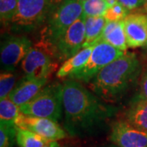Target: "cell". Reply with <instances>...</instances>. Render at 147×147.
Returning a JSON list of instances; mask_svg holds the SVG:
<instances>
[{
	"label": "cell",
	"instance_id": "27",
	"mask_svg": "<svg viewBox=\"0 0 147 147\" xmlns=\"http://www.w3.org/2000/svg\"><path fill=\"white\" fill-rule=\"evenodd\" d=\"M43 147H61L60 145L58 144V142L57 141H52L49 142L47 144H46Z\"/></svg>",
	"mask_w": 147,
	"mask_h": 147
},
{
	"label": "cell",
	"instance_id": "12",
	"mask_svg": "<svg viewBox=\"0 0 147 147\" xmlns=\"http://www.w3.org/2000/svg\"><path fill=\"white\" fill-rule=\"evenodd\" d=\"M127 47H143L147 42V14H128L124 19Z\"/></svg>",
	"mask_w": 147,
	"mask_h": 147
},
{
	"label": "cell",
	"instance_id": "19",
	"mask_svg": "<svg viewBox=\"0 0 147 147\" xmlns=\"http://www.w3.org/2000/svg\"><path fill=\"white\" fill-rule=\"evenodd\" d=\"M21 113L20 106L9 97L0 99V123L16 125V121Z\"/></svg>",
	"mask_w": 147,
	"mask_h": 147
},
{
	"label": "cell",
	"instance_id": "30",
	"mask_svg": "<svg viewBox=\"0 0 147 147\" xmlns=\"http://www.w3.org/2000/svg\"><path fill=\"white\" fill-rule=\"evenodd\" d=\"M109 147H118V146H109Z\"/></svg>",
	"mask_w": 147,
	"mask_h": 147
},
{
	"label": "cell",
	"instance_id": "29",
	"mask_svg": "<svg viewBox=\"0 0 147 147\" xmlns=\"http://www.w3.org/2000/svg\"><path fill=\"white\" fill-rule=\"evenodd\" d=\"M145 47H146V48L147 49V42H146V45H145Z\"/></svg>",
	"mask_w": 147,
	"mask_h": 147
},
{
	"label": "cell",
	"instance_id": "25",
	"mask_svg": "<svg viewBox=\"0 0 147 147\" xmlns=\"http://www.w3.org/2000/svg\"><path fill=\"white\" fill-rule=\"evenodd\" d=\"M135 97L147 100V69L142 74L141 83H140V89Z\"/></svg>",
	"mask_w": 147,
	"mask_h": 147
},
{
	"label": "cell",
	"instance_id": "28",
	"mask_svg": "<svg viewBox=\"0 0 147 147\" xmlns=\"http://www.w3.org/2000/svg\"><path fill=\"white\" fill-rule=\"evenodd\" d=\"M145 7H147V0H146V4H145Z\"/></svg>",
	"mask_w": 147,
	"mask_h": 147
},
{
	"label": "cell",
	"instance_id": "26",
	"mask_svg": "<svg viewBox=\"0 0 147 147\" xmlns=\"http://www.w3.org/2000/svg\"><path fill=\"white\" fill-rule=\"evenodd\" d=\"M118 2L129 11L137 9L146 4V0H118Z\"/></svg>",
	"mask_w": 147,
	"mask_h": 147
},
{
	"label": "cell",
	"instance_id": "9",
	"mask_svg": "<svg viewBox=\"0 0 147 147\" xmlns=\"http://www.w3.org/2000/svg\"><path fill=\"white\" fill-rule=\"evenodd\" d=\"M32 47V42L26 36L5 37L1 42L0 48L2 70L14 72Z\"/></svg>",
	"mask_w": 147,
	"mask_h": 147
},
{
	"label": "cell",
	"instance_id": "5",
	"mask_svg": "<svg viewBox=\"0 0 147 147\" xmlns=\"http://www.w3.org/2000/svg\"><path fill=\"white\" fill-rule=\"evenodd\" d=\"M22 114L58 122L63 115L62 84L45 86L30 101L20 106Z\"/></svg>",
	"mask_w": 147,
	"mask_h": 147
},
{
	"label": "cell",
	"instance_id": "13",
	"mask_svg": "<svg viewBox=\"0 0 147 147\" xmlns=\"http://www.w3.org/2000/svg\"><path fill=\"white\" fill-rule=\"evenodd\" d=\"M47 79H29L23 77L9 95V98L15 104L21 106L36 96V95L46 86Z\"/></svg>",
	"mask_w": 147,
	"mask_h": 147
},
{
	"label": "cell",
	"instance_id": "6",
	"mask_svg": "<svg viewBox=\"0 0 147 147\" xmlns=\"http://www.w3.org/2000/svg\"><path fill=\"white\" fill-rule=\"evenodd\" d=\"M124 53L105 41H100L93 46L91 56L85 65L78 72L72 74L69 79L88 84L102 69Z\"/></svg>",
	"mask_w": 147,
	"mask_h": 147
},
{
	"label": "cell",
	"instance_id": "22",
	"mask_svg": "<svg viewBox=\"0 0 147 147\" xmlns=\"http://www.w3.org/2000/svg\"><path fill=\"white\" fill-rule=\"evenodd\" d=\"M16 142V125L0 123V147H13Z\"/></svg>",
	"mask_w": 147,
	"mask_h": 147
},
{
	"label": "cell",
	"instance_id": "16",
	"mask_svg": "<svg viewBox=\"0 0 147 147\" xmlns=\"http://www.w3.org/2000/svg\"><path fill=\"white\" fill-rule=\"evenodd\" d=\"M127 121L147 131V100L134 97L126 113Z\"/></svg>",
	"mask_w": 147,
	"mask_h": 147
},
{
	"label": "cell",
	"instance_id": "11",
	"mask_svg": "<svg viewBox=\"0 0 147 147\" xmlns=\"http://www.w3.org/2000/svg\"><path fill=\"white\" fill-rule=\"evenodd\" d=\"M110 139L118 147H147V131L139 129L127 120L112 123Z\"/></svg>",
	"mask_w": 147,
	"mask_h": 147
},
{
	"label": "cell",
	"instance_id": "4",
	"mask_svg": "<svg viewBox=\"0 0 147 147\" xmlns=\"http://www.w3.org/2000/svg\"><path fill=\"white\" fill-rule=\"evenodd\" d=\"M83 14L82 0H63L46 21L39 44L51 52L59 38Z\"/></svg>",
	"mask_w": 147,
	"mask_h": 147
},
{
	"label": "cell",
	"instance_id": "8",
	"mask_svg": "<svg viewBox=\"0 0 147 147\" xmlns=\"http://www.w3.org/2000/svg\"><path fill=\"white\" fill-rule=\"evenodd\" d=\"M85 20L86 16L83 14L53 45L51 53L56 59L65 61L83 49L85 40Z\"/></svg>",
	"mask_w": 147,
	"mask_h": 147
},
{
	"label": "cell",
	"instance_id": "23",
	"mask_svg": "<svg viewBox=\"0 0 147 147\" xmlns=\"http://www.w3.org/2000/svg\"><path fill=\"white\" fill-rule=\"evenodd\" d=\"M18 0H0V18L3 23H10L16 14Z\"/></svg>",
	"mask_w": 147,
	"mask_h": 147
},
{
	"label": "cell",
	"instance_id": "24",
	"mask_svg": "<svg viewBox=\"0 0 147 147\" xmlns=\"http://www.w3.org/2000/svg\"><path fill=\"white\" fill-rule=\"evenodd\" d=\"M128 14L129 10L118 2L114 6L109 7L103 16L106 21H119L124 20Z\"/></svg>",
	"mask_w": 147,
	"mask_h": 147
},
{
	"label": "cell",
	"instance_id": "14",
	"mask_svg": "<svg viewBox=\"0 0 147 147\" xmlns=\"http://www.w3.org/2000/svg\"><path fill=\"white\" fill-rule=\"evenodd\" d=\"M100 41H105L117 49L126 53L128 47L127 44L124 20L119 21H106Z\"/></svg>",
	"mask_w": 147,
	"mask_h": 147
},
{
	"label": "cell",
	"instance_id": "7",
	"mask_svg": "<svg viewBox=\"0 0 147 147\" xmlns=\"http://www.w3.org/2000/svg\"><path fill=\"white\" fill-rule=\"evenodd\" d=\"M52 53L42 45L33 46L21 64L25 76L29 79H47L57 68Z\"/></svg>",
	"mask_w": 147,
	"mask_h": 147
},
{
	"label": "cell",
	"instance_id": "3",
	"mask_svg": "<svg viewBox=\"0 0 147 147\" xmlns=\"http://www.w3.org/2000/svg\"><path fill=\"white\" fill-rule=\"evenodd\" d=\"M63 0H18L16 14L9 23L11 31L29 34L36 31Z\"/></svg>",
	"mask_w": 147,
	"mask_h": 147
},
{
	"label": "cell",
	"instance_id": "15",
	"mask_svg": "<svg viewBox=\"0 0 147 147\" xmlns=\"http://www.w3.org/2000/svg\"><path fill=\"white\" fill-rule=\"evenodd\" d=\"M92 48L93 46L83 48L77 54L65 61L57 72V77L59 79H69L72 74L78 72L88 61Z\"/></svg>",
	"mask_w": 147,
	"mask_h": 147
},
{
	"label": "cell",
	"instance_id": "2",
	"mask_svg": "<svg viewBox=\"0 0 147 147\" xmlns=\"http://www.w3.org/2000/svg\"><path fill=\"white\" fill-rule=\"evenodd\" d=\"M142 72V65L132 53H124L107 65L89 83L92 92L106 102H115L129 90Z\"/></svg>",
	"mask_w": 147,
	"mask_h": 147
},
{
	"label": "cell",
	"instance_id": "10",
	"mask_svg": "<svg viewBox=\"0 0 147 147\" xmlns=\"http://www.w3.org/2000/svg\"><path fill=\"white\" fill-rule=\"evenodd\" d=\"M16 127L28 129L42 136L48 141H58L65 138L66 131L59 125L58 122L47 118L21 115L16 121Z\"/></svg>",
	"mask_w": 147,
	"mask_h": 147
},
{
	"label": "cell",
	"instance_id": "18",
	"mask_svg": "<svg viewBox=\"0 0 147 147\" xmlns=\"http://www.w3.org/2000/svg\"><path fill=\"white\" fill-rule=\"evenodd\" d=\"M49 142L34 131L16 127V143L19 147H43Z\"/></svg>",
	"mask_w": 147,
	"mask_h": 147
},
{
	"label": "cell",
	"instance_id": "17",
	"mask_svg": "<svg viewBox=\"0 0 147 147\" xmlns=\"http://www.w3.org/2000/svg\"><path fill=\"white\" fill-rule=\"evenodd\" d=\"M105 24L106 20L104 16H86L85 40L83 48L94 46L100 41Z\"/></svg>",
	"mask_w": 147,
	"mask_h": 147
},
{
	"label": "cell",
	"instance_id": "20",
	"mask_svg": "<svg viewBox=\"0 0 147 147\" xmlns=\"http://www.w3.org/2000/svg\"><path fill=\"white\" fill-rule=\"evenodd\" d=\"M17 83L16 74L12 71L2 70L0 74V99L8 97Z\"/></svg>",
	"mask_w": 147,
	"mask_h": 147
},
{
	"label": "cell",
	"instance_id": "21",
	"mask_svg": "<svg viewBox=\"0 0 147 147\" xmlns=\"http://www.w3.org/2000/svg\"><path fill=\"white\" fill-rule=\"evenodd\" d=\"M85 16H103L108 9L106 0H82Z\"/></svg>",
	"mask_w": 147,
	"mask_h": 147
},
{
	"label": "cell",
	"instance_id": "1",
	"mask_svg": "<svg viewBox=\"0 0 147 147\" xmlns=\"http://www.w3.org/2000/svg\"><path fill=\"white\" fill-rule=\"evenodd\" d=\"M62 106L64 128L72 137L95 135L116 113L114 105L74 79L62 84Z\"/></svg>",
	"mask_w": 147,
	"mask_h": 147
}]
</instances>
